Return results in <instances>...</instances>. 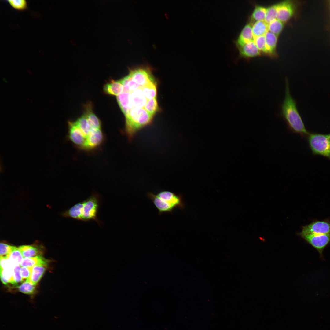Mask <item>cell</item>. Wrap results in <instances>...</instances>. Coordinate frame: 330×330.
<instances>
[{
    "mask_svg": "<svg viewBox=\"0 0 330 330\" xmlns=\"http://www.w3.org/2000/svg\"><path fill=\"white\" fill-rule=\"evenodd\" d=\"M285 81V96L281 107L280 115L286 123L289 132L298 134L303 139L306 138L309 132L298 111L296 102L290 94L287 77Z\"/></svg>",
    "mask_w": 330,
    "mask_h": 330,
    "instance_id": "6da1fadb",
    "label": "cell"
},
{
    "mask_svg": "<svg viewBox=\"0 0 330 330\" xmlns=\"http://www.w3.org/2000/svg\"><path fill=\"white\" fill-rule=\"evenodd\" d=\"M100 203L99 195L97 193H93L86 199L76 204L63 212L62 215L64 218L85 222L94 220L101 226L102 223L97 217Z\"/></svg>",
    "mask_w": 330,
    "mask_h": 330,
    "instance_id": "7a4b0ae2",
    "label": "cell"
},
{
    "mask_svg": "<svg viewBox=\"0 0 330 330\" xmlns=\"http://www.w3.org/2000/svg\"><path fill=\"white\" fill-rule=\"evenodd\" d=\"M159 211L160 215L163 213H172L176 208L183 209L184 204L182 196L168 191H162L156 194L151 192L147 193Z\"/></svg>",
    "mask_w": 330,
    "mask_h": 330,
    "instance_id": "3957f363",
    "label": "cell"
},
{
    "mask_svg": "<svg viewBox=\"0 0 330 330\" xmlns=\"http://www.w3.org/2000/svg\"><path fill=\"white\" fill-rule=\"evenodd\" d=\"M125 117L124 132L131 141L138 131L151 123L153 116L144 108H133Z\"/></svg>",
    "mask_w": 330,
    "mask_h": 330,
    "instance_id": "277c9868",
    "label": "cell"
},
{
    "mask_svg": "<svg viewBox=\"0 0 330 330\" xmlns=\"http://www.w3.org/2000/svg\"><path fill=\"white\" fill-rule=\"evenodd\" d=\"M306 138L313 155H321L330 160V133H309Z\"/></svg>",
    "mask_w": 330,
    "mask_h": 330,
    "instance_id": "5b68a950",
    "label": "cell"
},
{
    "mask_svg": "<svg viewBox=\"0 0 330 330\" xmlns=\"http://www.w3.org/2000/svg\"><path fill=\"white\" fill-rule=\"evenodd\" d=\"M68 125V139L78 149L84 150L86 138L74 121H69Z\"/></svg>",
    "mask_w": 330,
    "mask_h": 330,
    "instance_id": "8992f818",
    "label": "cell"
},
{
    "mask_svg": "<svg viewBox=\"0 0 330 330\" xmlns=\"http://www.w3.org/2000/svg\"><path fill=\"white\" fill-rule=\"evenodd\" d=\"M129 75L132 80L140 87H142L153 79L150 68L147 66H143L130 70Z\"/></svg>",
    "mask_w": 330,
    "mask_h": 330,
    "instance_id": "52a82bcc",
    "label": "cell"
},
{
    "mask_svg": "<svg viewBox=\"0 0 330 330\" xmlns=\"http://www.w3.org/2000/svg\"><path fill=\"white\" fill-rule=\"evenodd\" d=\"M328 234H330V223L325 221H317L303 226L299 235Z\"/></svg>",
    "mask_w": 330,
    "mask_h": 330,
    "instance_id": "ba28073f",
    "label": "cell"
},
{
    "mask_svg": "<svg viewBox=\"0 0 330 330\" xmlns=\"http://www.w3.org/2000/svg\"><path fill=\"white\" fill-rule=\"evenodd\" d=\"M105 139V136L101 129H92L88 135L84 150L90 151L100 147Z\"/></svg>",
    "mask_w": 330,
    "mask_h": 330,
    "instance_id": "9c48e42d",
    "label": "cell"
},
{
    "mask_svg": "<svg viewBox=\"0 0 330 330\" xmlns=\"http://www.w3.org/2000/svg\"><path fill=\"white\" fill-rule=\"evenodd\" d=\"M307 242L321 253L330 241V234H305L300 235Z\"/></svg>",
    "mask_w": 330,
    "mask_h": 330,
    "instance_id": "30bf717a",
    "label": "cell"
},
{
    "mask_svg": "<svg viewBox=\"0 0 330 330\" xmlns=\"http://www.w3.org/2000/svg\"><path fill=\"white\" fill-rule=\"evenodd\" d=\"M295 8L294 3L290 0L277 4L276 18L283 22L287 21L293 15Z\"/></svg>",
    "mask_w": 330,
    "mask_h": 330,
    "instance_id": "8fae6325",
    "label": "cell"
},
{
    "mask_svg": "<svg viewBox=\"0 0 330 330\" xmlns=\"http://www.w3.org/2000/svg\"><path fill=\"white\" fill-rule=\"evenodd\" d=\"M140 87L134 91L129 92L130 105L131 109L133 108H144L148 100L144 96Z\"/></svg>",
    "mask_w": 330,
    "mask_h": 330,
    "instance_id": "7c38bea8",
    "label": "cell"
},
{
    "mask_svg": "<svg viewBox=\"0 0 330 330\" xmlns=\"http://www.w3.org/2000/svg\"><path fill=\"white\" fill-rule=\"evenodd\" d=\"M253 40L252 26L249 24L244 27L235 42L236 46L239 48Z\"/></svg>",
    "mask_w": 330,
    "mask_h": 330,
    "instance_id": "4fadbf2b",
    "label": "cell"
},
{
    "mask_svg": "<svg viewBox=\"0 0 330 330\" xmlns=\"http://www.w3.org/2000/svg\"><path fill=\"white\" fill-rule=\"evenodd\" d=\"M241 57L248 58L259 56L261 52L258 50L254 40L238 48Z\"/></svg>",
    "mask_w": 330,
    "mask_h": 330,
    "instance_id": "5bb4252c",
    "label": "cell"
},
{
    "mask_svg": "<svg viewBox=\"0 0 330 330\" xmlns=\"http://www.w3.org/2000/svg\"><path fill=\"white\" fill-rule=\"evenodd\" d=\"M123 86L119 80H112L105 84L103 87L104 91L108 94L118 96L123 90Z\"/></svg>",
    "mask_w": 330,
    "mask_h": 330,
    "instance_id": "9a60e30c",
    "label": "cell"
},
{
    "mask_svg": "<svg viewBox=\"0 0 330 330\" xmlns=\"http://www.w3.org/2000/svg\"><path fill=\"white\" fill-rule=\"evenodd\" d=\"M49 261L42 256L38 255L31 257L24 258L20 263L21 267H31L36 265H42L46 266Z\"/></svg>",
    "mask_w": 330,
    "mask_h": 330,
    "instance_id": "2e32d148",
    "label": "cell"
},
{
    "mask_svg": "<svg viewBox=\"0 0 330 330\" xmlns=\"http://www.w3.org/2000/svg\"><path fill=\"white\" fill-rule=\"evenodd\" d=\"M86 116L91 127L93 129H101L100 120L93 112L92 105L88 103L85 106Z\"/></svg>",
    "mask_w": 330,
    "mask_h": 330,
    "instance_id": "e0dca14e",
    "label": "cell"
},
{
    "mask_svg": "<svg viewBox=\"0 0 330 330\" xmlns=\"http://www.w3.org/2000/svg\"><path fill=\"white\" fill-rule=\"evenodd\" d=\"M266 54L270 56L275 55L277 36L268 31L265 35Z\"/></svg>",
    "mask_w": 330,
    "mask_h": 330,
    "instance_id": "ac0fdd59",
    "label": "cell"
},
{
    "mask_svg": "<svg viewBox=\"0 0 330 330\" xmlns=\"http://www.w3.org/2000/svg\"><path fill=\"white\" fill-rule=\"evenodd\" d=\"M129 92L123 91L117 96L118 103L125 116L130 111L131 108L129 99Z\"/></svg>",
    "mask_w": 330,
    "mask_h": 330,
    "instance_id": "d6986e66",
    "label": "cell"
},
{
    "mask_svg": "<svg viewBox=\"0 0 330 330\" xmlns=\"http://www.w3.org/2000/svg\"><path fill=\"white\" fill-rule=\"evenodd\" d=\"M252 30L254 38L265 35L269 31L268 24L264 20L257 21L253 25Z\"/></svg>",
    "mask_w": 330,
    "mask_h": 330,
    "instance_id": "ffe728a7",
    "label": "cell"
},
{
    "mask_svg": "<svg viewBox=\"0 0 330 330\" xmlns=\"http://www.w3.org/2000/svg\"><path fill=\"white\" fill-rule=\"evenodd\" d=\"M45 266L36 265L32 267L31 275L28 278L30 282L34 285L36 286L42 277L46 270Z\"/></svg>",
    "mask_w": 330,
    "mask_h": 330,
    "instance_id": "44dd1931",
    "label": "cell"
},
{
    "mask_svg": "<svg viewBox=\"0 0 330 330\" xmlns=\"http://www.w3.org/2000/svg\"><path fill=\"white\" fill-rule=\"evenodd\" d=\"M141 89L144 96L147 99L156 98V86L154 79L142 87Z\"/></svg>",
    "mask_w": 330,
    "mask_h": 330,
    "instance_id": "7402d4cb",
    "label": "cell"
},
{
    "mask_svg": "<svg viewBox=\"0 0 330 330\" xmlns=\"http://www.w3.org/2000/svg\"><path fill=\"white\" fill-rule=\"evenodd\" d=\"M74 122L81 130L86 139L90 131L92 129H94L92 128L84 114Z\"/></svg>",
    "mask_w": 330,
    "mask_h": 330,
    "instance_id": "603a6c76",
    "label": "cell"
},
{
    "mask_svg": "<svg viewBox=\"0 0 330 330\" xmlns=\"http://www.w3.org/2000/svg\"><path fill=\"white\" fill-rule=\"evenodd\" d=\"M120 80L123 86V91L132 92L139 87V86L132 80L131 77L129 75Z\"/></svg>",
    "mask_w": 330,
    "mask_h": 330,
    "instance_id": "cb8c5ba5",
    "label": "cell"
},
{
    "mask_svg": "<svg viewBox=\"0 0 330 330\" xmlns=\"http://www.w3.org/2000/svg\"><path fill=\"white\" fill-rule=\"evenodd\" d=\"M18 249L24 258L33 257L38 253V249L30 245H23L19 246Z\"/></svg>",
    "mask_w": 330,
    "mask_h": 330,
    "instance_id": "d4e9b609",
    "label": "cell"
},
{
    "mask_svg": "<svg viewBox=\"0 0 330 330\" xmlns=\"http://www.w3.org/2000/svg\"><path fill=\"white\" fill-rule=\"evenodd\" d=\"M266 8L258 6H256L251 16V20L255 22L259 20H264Z\"/></svg>",
    "mask_w": 330,
    "mask_h": 330,
    "instance_id": "484cf974",
    "label": "cell"
},
{
    "mask_svg": "<svg viewBox=\"0 0 330 330\" xmlns=\"http://www.w3.org/2000/svg\"><path fill=\"white\" fill-rule=\"evenodd\" d=\"M283 27V22L276 18L268 24L269 31L278 36Z\"/></svg>",
    "mask_w": 330,
    "mask_h": 330,
    "instance_id": "4316f807",
    "label": "cell"
},
{
    "mask_svg": "<svg viewBox=\"0 0 330 330\" xmlns=\"http://www.w3.org/2000/svg\"><path fill=\"white\" fill-rule=\"evenodd\" d=\"M18 247L3 243L0 244V259H7L10 254L17 249Z\"/></svg>",
    "mask_w": 330,
    "mask_h": 330,
    "instance_id": "83f0119b",
    "label": "cell"
},
{
    "mask_svg": "<svg viewBox=\"0 0 330 330\" xmlns=\"http://www.w3.org/2000/svg\"><path fill=\"white\" fill-rule=\"evenodd\" d=\"M144 108L151 115L153 116L158 109V106L156 98L148 100Z\"/></svg>",
    "mask_w": 330,
    "mask_h": 330,
    "instance_id": "f1b7e54d",
    "label": "cell"
},
{
    "mask_svg": "<svg viewBox=\"0 0 330 330\" xmlns=\"http://www.w3.org/2000/svg\"><path fill=\"white\" fill-rule=\"evenodd\" d=\"M35 286L30 282L29 278L18 287L19 291L23 293L31 294H33L35 289Z\"/></svg>",
    "mask_w": 330,
    "mask_h": 330,
    "instance_id": "f546056e",
    "label": "cell"
},
{
    "mask_svg": "<svg viewBox=\"0 0 330 330\" xmlns=\"http://www.w3.org/2000/svg\"><path fill=\"white\" fill-rule=\"evenodd\" d=\"M24 258L18 248L13 251L9 256L7 259L11 264L14 266L19 265Z\"/></svg>",
    "mask_w": 330,
    "mask_h": 330,
    "instance_id": "4dcf8cb0",
    "label": "cell"
},
{
    "mask_svg": "<svg viewBox=\"0 0 330 330\" xmlns=\"http://www.w3.org/2000/svg\"><path fill=\"white\" fill-rule=\"evenodd\" d=\"M277 4L272 5L266 9L264 20L269 24L276 18Z\"/></svg>",
    "mask_w": 330,
    "mask_h": 330,
    "instance_id": "1f68e13d",
    "label": "cell"
},
{
    "mask_svg": "<svg viewBox=\"0 0 330 330\" xmlns=\"http://www.w3.org/2000/svg\"><path fill=\"white\" fill-rule=\"evenodd\" d=\"M20 267L21 266L19 265L14 266L12 276L9 280V283L15 285L23 281L20 273Z\"/></svg>",
    "mask_w": 330,
    "mask_h": 330,
    "instance_id": "d6a6232c",
    "label": "cell"
},
{
    "mask_svg": "<svg viewBox=\"0 0 330 330\" xmlns=\"http://www.w3.org/2000/svg\"><path fill=\"white\" fill-rule=\"evenodd\" d=\"M254 41L258 50L266 53L265 35L258 36L254 38Z\"/></svg>",
    "mask_w": 330,
    "mask_h": 330,
    "instance_id": "836d02e7",
    "label": "cell"
},
{
    "mask_svg": "<svg viewBox=\"0 0 330 330\" xmlns=\"http://www.w3.org/2000/svg\"><path fill=\"white\" fill-rule=\"evenodd\" d=\"M8 2L12 7L17 10L24 9L27 6L26 2L24 0H9Z\"/></svg>",
    "mask_w": 330,
    "mask_h": 330,
    "instance_id": "e575fe53",
    "label": "cell"
},
{
    "mask_svg": "<svg viewBox=\"0 0 330 330\" xmlns=\"http://www.w3.org/2000/svg\"><path fill=\"white\" fill-rule=\"evenodd\" d=\"M31 268L32 267H21L20 273L23 280L29 277L31 274Z\"/></svg>",
    "mask_w": 330,
    "mask_h": 330,
    "instance_id": "d590c367",
    "label": "cell"
}]
</instances>
